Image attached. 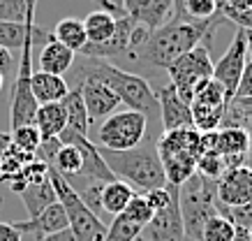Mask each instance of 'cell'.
<instances>
[{"instance_id":"cell-1","label":"cell","mask_w":252,"mask_h":241,"mask_svg":"<svg viewBox=\"0 0 252 241\" xmlns=\"http://www.w3.org/2000/svg\"><path fill=\"white\" fill-rule=\"evenodd\" d=\"M220 24H229L224 14L218 9V14L208 21H201V24H190V21H181V19H169V24H164L162 28L151 33V37L144 47L139 49L137 61L146 63L151 68H160V70H167L174 61H178L183 54L192 51L194 47L204 44L206 39V47L211 37L215 35L218 26Z\"/></svg>"},{"instance_id":"cell-2","label":"cell","mask_w":252,"mask_h":241,"mask_svg":"<svg viewBox=\"0 0 252 241\" xmlns=\"http://www.w3.org/2000/svg\"><path fill=\"white\" fill-rule=\"evenodd\" d=\"M99 153L104 158V163L116 179L125 181L134 188V193H148L155 188H164L167 179H164V170H162V160L158 156V146L155 141L144 139L139 146L130 148V151H109V148H99Z\"/></svg>"},{"instance_id":"cell-3","label":"cell","mask_w":252,"mask_h":241,"mask_svg":"<svg viewBox=\"0 0 252 241\" xmlns=\"http://www.w3.org/2000/svg\"><path fill=\"white\" fill-rule=\"evenodd\" d=\"M84 79H97L102 84H107L127 109H134L141 114L158 109V95L151 88V84L141 74L125 72L116 68L114 63L84 56V63L79 65V81H84Z\"/></svg>"},{"instance_id":"cell-4","label":"cell","mask_w":252,"mask_h":241,"mask_svg":"<svg viewBox=\"0 0 252 241\" xmlns=\"http://www.w3.org/2000/svg\"><path fill=\"white\" fill-rule=\"evenodd\" d=\"M178 204L183 216L185 237L201 239V230L213 216L220 213L218 202V181L194 174L178 188Z\"/></svg>"},{"instance_id":"cell-5","label":"cell","mask_w":252,"mask_h":241,"mask_svg":"<svg viewBox=\"0 0 252 241\" xmlns=\"http://www.w3.org/2000/svg\"><path fill=\"white\" fill-rule=\"evenodd\" d=\"M49 181L56 190V197L58 202L65 207V213H67L69 220V232L74 234V241H104L107 237V223H102V218L97 213H93L88 207H86L79 195L72 190L67 181L63 179V174L56 167L49 165Z\"/></svg>"},{"instance_id":"cell-6","label":"cell","mask_w":252,"mask_h":241,"mask_svg":"<svg viewBox=\"0 0 252 241\" xmlns=\"http://www.w3.org/2000/svg\"><path fill=\"white\" fill-rule=\"evenodd\" d=\"M146 135H148L146 114L125 109V111H114L111 116L104 118V123L97 130V139L102 148L109 151H130L146 139Z\"/></svg>"},{"instance_id":"cell-7","label":"cell","mask_w":252,"mask_h":241,"mask_svg":"<svg viewBox=\"0 0 252 241\" xmlns=\"http://www.w3.org/2000/svg\"><path fill=\"white\" fill-rule=\"evenodd\" d=\"M167 74L171 79L169 84L178 91V95L185 102H192L199 86L208 81V79H213V61H211L208 47L199 44L192 51L183 54L178 61H174L167 68Z\"/></svg>"},{"instance_id":"cell-8","label":"cell","mask_w":252,"mask_h":241,"mask_svg":"<svg viewBox=\"0 0 252 241\" xmlns=\"http://www.w3.org/2000/svg\"><path fill=\"white\" fill-rule=\"evenodd\" d=\"M245 63H248V44H245V31L238 28L236 35L231 37L227 51L222 54V58L213 65V79L220 81L222 88L227 91L229 100H234L238 88V81L243 77Z\"/></svg>"},{"instance_id":"cell-9","label":"cell","mask_w":252,"mask_h":241,"mask_svg":"<svg viewBox=\"0 0 252 241\" xmlns=\"http://www.w3.org/2000/svg\"><path fill=\"white\" fill-rule=\"evenodd\" d=\"M141 239L146 241H183L185 239L183 216H181V204H178V190H176L171 202L164 209L153 213L151 223L141 232Z\"/></svg>"},{"instance_id":"cell-10","label":"cell","mask_w":252,"mask_h":241,"mask_svg":"<svg viewBox=\"0 0 252 241\" xmlns=\"http://www.w3.org/2000/svg\"><path fill=\"white\" fill-rule=\"evenodd\" d=\"M67 225H69L67 213H65V207H63L61 202H54L51 207H46V209L35 218L19 220V223L14 220V227L21 232L23 241H42L56 232L67 230Z\"/></svg>"},{"instance_id":"cell-11","label":"cell","mask_w":252,"mask_h":241,"mask_svg":"<svg viewBox=\"0 0 252 241\" xmlns=\"http://www.w3.org/2000/svg\"><path fill=\"white\" fill-rule=\"evenodd\" d=\"M218 202L227 209L252 202V172L248 167H231L218 179Z\"/></svg>"},{"instance_id":"cell-12","label":"cell","mask_w":252,"mask_h":241,"mask_svg":"<svg viewBox=\"0 0 252 241\" xmlns=\"http://www.w3.org/2000/svg\"><path fill=\"white\" fill-rule=\"evenodd\" d=\"M79 88H81V98H84V104H86L91 123L93 121H99V118L111 116L116 109L123 104L121 98L107 84H102L97 79H84V81H79Z\"/></svg>"},{"instance_id":"cell-13","label":"cell","mask_w":252,"mask_h":241,"mask_svg":"<svg viewBox=\"0 0 252 241\" xmlns=\"http://www.w3.org/2000/svg\"><path fill=\"white\" fill-rule=\"evenodd\" d=\"M158 111L162 116L164 130H181V128H192V109L190 102H185L178 91L171 84H164L158 91Z\"/></svg>"},{"instance_id":"cell-14","label":"cell","mask_w":252,"mask_h":241,"mask_svg":"<svg viewBox=\"0 0 252 241\" xmlns=\"http://www.w3.org/2000/svg\"><path fill=\"white\" fill-rule=\"evenodd\" d=\"M123 12L148 31H158L174 14V0H125Z\"/></svg>"},{"instance_id":"cell-15","label":"cell","mask_w":252,"mask_h":241,"mask_svg":"<svg viewBox=\"0 0 252 241\" xmlns=\"http://www.w3.org/2000/svg\"><path fill=\"white\" fill-rule=\"evenodd\" d=\"M158 146V156H194L199 158L201 153V133L194 128H181V130H164L160 139L155 141Z\"/></svg>"},{"instance_id":"cell-16","label":"cell","mask_w":252,"mask_h":241,"mask_svg":"<svg viewBox=\"0 0 252 241\" xmlns=\"http://www.w3.org/2000/svg\"><path fill=\"white\" fill-rule=\"evenodd\" d=\"M61 104H63V109H65V116H67V125H65L63 135L58 137L61 144H67V141L74 139V137H88L91 118H88V111H86V104H84V98H81L79 84L63 98Z\"/></svg>"},{"instance_id":"cell-17","label":"cell","mask_w":252,"mask_h":241,"mask_svg":"<svg viewBox=\"0 0 252 241\" xmlns=\"http://www.w3.org/2000/svg\"><path fill=\"white\" fill-rule=\"evenodd\" d=\"M72 63H74V51L67 49L65 44H61L54 35H49V39L39 51V70L63 77L72 68Z\"/></svg>"},{"instance_id":"cell-18","label":"cell","mask_w":252,"mask_h":241,"mask_svg":"<svg viewBox=\"0 0 252 241\" xmlns=\"http://www.w3.org/2000/svg\"><path fill=\"white\" fill-rule=\"evenodd\" d=\"M31 88L37 104H49V102H61L69 93L67 81L58 74H49V72L35 70L31 79Z\"/></svg>"},{"instance_id":"cell-19","label":"cell","mask_w":252,"mask_h":241,"mask_svg":"<svg viewBox=\"0 0 252 241\" xmlns=\"http://www.w3.org/2000/svg\"><path fill=\"white\" fill-rule=\"evenodd\" d=\"M35 128L42 135V141L58 139L67 125V116L61 102H49V104H39L37 114H35Z\"/></svg>"},{"instance_id":"cell-20","label":"cell","mask_w":252,"mask_h":241,"mask_svg":"<svg viewBox=\"0 0 252 241\" xmlns=\"http://www.w3.org/2000/svg\"><path fill=\"white\" fill-rule=\"evenodd\" d=\"M252 144V133L245 128H218L215 130V151L222 158H236V156H245V151Z\"/></svg>"},{"instance_id":"cell-21","label":"cell","mask_w":252,"mask_h":241,"mask_svg":"<svg viewBox=\"0 0 252 241\" xmlns=\"http://www.w3.org/2000/svg\"><path fill=\"white\" fill-rule=\"evenodd\" d=\"M19 197H21L23 207H26V211H28V216L31 218L39 216L46 207H51L54 202H58L56 190H54V186H51V181L49 179L39 181V183H32V186H28V188H23L21 193H19Z\"/></svg>"},{"instance_id":"cell-22","label":"cell","mask_w":252,"mask_h":241,"mask_svg":"<svg viewBox=\"0 0 252 241\" xmlns=\"http://www.w3.org/2000/svg\"><path fill=\"white\" fill-rule=\"evenodd\" d=\"M116 21H118V16L111 12H104V9L91 12L84 19L88 44H104L107 39H111V35L116 33Z\"/></svg>"},{"instance_id":"cell-23","label":"cell","mask_w":252,"mask_h":241,"mask_svg":"<svg viewBox=\"0 0 252 241\" xmlns=\"http://www.w3.org/2000/svg\"><path fill=\"white\" fill-rule=\"evenodd\" d=\"M134 188L130 183H125V181L116 179L111 183L102 188V211L109 213V216H118L123 211L127 209V204L132 202V197H134Z\"/></svg>"},{"instance_id":"cell-24","label":"cell","mask_w":252,"mask_h":241,"mask_svg":"<svg viewBox=\"0 0 252 241\" xmlns=\"http://www.w3.org/2000/svg\"><path fill=\"white\" fill-rule=\"evenodd\" d=\"M218 14V0H174V19L201 24Z\"/></svg>"},{"instance_id":"cell-25","label":"cell","mask_w":252,"mask_h":241,"mask_svg":"<svg viewBox=\"0 0 252 241\" xmlns=\"http://www.w3.org/2000/svg\"><path fill=\"white\" fill-rule=\"evenodd\" d=\"M162 170L169 186L181 188L185 181L197 174V158L194 156H169L162 158Z\"/></svg>"},{"instance_id":"cell-26","label":"cell","mask_w":252,"mask_h":241,"mask_svg":"<svg viewBox=\"0 0 252 241\" xmlns=\"http://www.w3.org/2000/svg\"><path fill=\"white\" fill-rule=\"evenodd\" d=\"M61 44H65L67 49H72L74 54H81V49L88 44V37H86V28H84V21H79V19H63L56 24V31L51 33Z\"/></svg>"},{"instance_id":"cell-27","label":"cell","mask_w":252,"mask_h":241,"mask_svg":"<svg viewBox=\"0 0 252 241\" xmlns=\"http://www.w3.org/2000/svg\"><path fill=\"white\" fill-rule=\"evenodd\" d=\"M192 128L199 130V133H213L222 125L224 121V114L229 107H211V104H197L192 102Z\"/></svg>"},{"instance_id":"cell-28","label":"cell","mask_w":252,"mask_h":241,"mask_svg":"<svg viewBox=\"0 0 252 241\" xmlns=\"http://www.w3.org/2000/svg\"><path fill=\"white\" fill-rule=\"evenodd\" d=\"M144 232V225H139L137 220H132L125 211L114 216L111 225H107V237L104 241H137Z\"/></svg>"},{"instance_id":"cell-29","label":"cell","mask_w":252,"mask_h":241,"mask_svg":"<svg viewBox=\"0 0 252 241\" xmlns=\"http://www.w3.org/2000/svg\"><path fill=\"white\" fill-rule=\"evenodd\" d=\"M49 165L56 167L65 179H69V176H77L79 172H81L84 158H81V151H79L74 144H63V146L58 148V153L54 156V160H51Z\"/></svg>"},{"instance_id":"cell-30","label":"cell","mask_w":252,"mask_h":241,"mask_svg":"<svg viewBox=\"0 0 252 241\" xmlns=\"http://www.w3.org/2000/svg\"><path fill=\"white\" fill-rule=\"evenodd\" d=\"M37 156H32V153H26L21 151L19 146H12L0 156V181H9L12 176H16L19 172L26 167V165H31Z\"/></svg>"},{"instance_id":"cell-31","label":"cell","mask_w":252,"mask_h":241,"mask_svg":"<svg viewBox=\"0 0 252 241\" xmlns=\"http://www.w3.org/2000/svg\"><path fill=\"white\" fill-rule=\"evenodd\" d=\"M192 102H197V104H211V107H229L231 104L227 91H224L222 84L215 81V79H208V81H204V84L199 86L194 98H192Z\"/></svg>"},{"instance_id":"cell-32","label":"cell","mask_w":252,"mask_h":241,"mask_svg":"<svg viewBox=\"0 0 252 241\" xmlns=\"http://www.w3.org/2000/svg\"><path fill=\"white\" fill-rule=\"evenodd\" d=\"M234 237H236V227H234V223H231L227 216L218 213V216H213L206 225H204V230H201V239L199 241H234Z\"/></svg>"},{"instance_id":"cell-33","label":"cell","mask_w":252,"mask_h":241,"mask_svg":"<svg viewBox=\"0 0 252 241\" xmlns=\"http://www.w3.org/2000/svg\"><path fill=\"white\" fill-rule=\"evenodd\" d=\"M227 172L224 167V158L218 153V151H201L197 158V174L206 176V179L218 181Z\"/></svg>"},{"instance_id":"cell-34","label":"cell","mask_w":252,"mask_h":241,"mask_svg":"<svg viewBox=\"0 0 252 241\" xmlns=\"http://www.w3.org/2000/svg\"><path fill=\"white\" fill-rule=\"evenodd\" d=\"M12 141H14V146H19L21 151L37 156L39 146H42V135H39V130L35 125H19V128L12 130Z\"/></svg>"},{"instance_id":"cell-35","label":"cell","mask_w":252,"mask_h":241,"mask_svg":"<svg viewBox=\"0 0 252 241\" xmlns=\"http://www.w3.org/2000/svg\"><path fill=\"white\" fill-rule=\"evenodd\" d=\"M23 37H26V21L12 24V21H0V47L7 51H21Z\"/></svg>"},{"instance_id":"cell-36","label":"cell","mask_w":252,"mask_h":241,"mask_svg":"<svg viewBox=\"0 0 252 241\" xmlns=\"http://www.w3.org/2000/svg\"><path fill=\"white\" fill-rule=\"evenodd\" d=\"M28 14V0H0V21L23 24Z\"/></svg>"},{"instance_id":"cell-37","label":"cell","mask_w":252,"mask_h":241,"mask_svg":"<svg viewBox=\"0 0 252 241\" xmlns=\"http://www.w3.org/2000/svg\"><path fill=\"white\" fill-rule=\"evenodd\" d=\"M218 9H220L224 19L236 24L241 31H252V9H229V7H222L218 2Z\"/></svg>"},{"instance_id":"cell-38","label":"cell","mask_w":252,"mask_h":241,"mask_svg":"<svg viewBox=\"0 0 252 241\" xmlns=\"http://www.w3.org/2000/svg\"><path fill=\"white\" fill-rule=\"evenodd\" d=\"M250 98H252V61H248L245 63L243 77H241V81H238V88H236L234 100H250Z\"/></svg>"},{"instance_id":"cell-39","label":"cell","mask_w":252,"mask_h":241,"mask_svg":"<svg viewBox=\"0 0 252 241\" xmlns=\"http://www.w3.org/2000/svg\"><path fill=\"white\" fill-rule=\"evenodd\" d=\"M0 241H23L21 232L14 227V223H2L0 220Z\"/></svg>"},{"instance_id":"cell-40","label":"cell","mask_w":252,"mask_h":241,"mask_svg":"<svg viewBox=\"0 0 252 241\" xmlns=\"http://www.w3.org/2000/svg\"><path fill=\"white\" fill-rule=\"evenodd\" d=\"M14 72V56L12 51L0 47V74L5 77V74H12Z\"/></svg>"},{"instance_id":"cell-41","label":"cell","mask_w":252,"mask_h":241,"mask_svg":"<svg viewBox=\"0 0 252 241\" xmlns=\"http://www.w3.org/2000/svg\"><path fill=\"white\" fill-rule=\"evenodd\" d=\"M218 2L229 9H252V0H218Z\"/></svg>"},{"instance_id":"cell-42","label":"cell","mask_w":252,"mask_h":241,"mask_svg":"<svg viewBox=\"0 0 252 241\" xmlns=\"http://www.w3.org/2000/svg\"><path fill=\"white\" fill-rule=\"evenodd\" d=\"M42 241H74V234L69 232V227H67V230L56 232V234H51V237H46V239H42Z\"/></svg>"},{"instance_id":"cell-43","label":"cell","mask_w":252,"mask_h":241,"mask_svg":"<svg viewBox=\"0 0 252 241\" xmlns=\"http://www.w3.org/2000/svg\"><path fill=\"white\" fill-rule=\"evenodd\" d=\"M12 144H14V141H12V133H0V156H2Z\"/></svg>"},{"instance_id":"cell-44","label":"cell","mask_w":252,"mask_h":241,"mask_svg":"<svg viewBox=\"0 0 252 241\" xmlns=\"http://www.w3.org/2000/svg\"><path fill=\"white\" fill-rule=\"evenodd\" d=\"M93 2H95V5H99V9H104V12H111V14H116V16H123L121 12H118V9L109 2V0H93Z\"/></svg>"},{"instance_id":"cell-45","label":"cell","mask_w":252,"mask_h":241,"mask_svg":"<svg viewBox=\"0 0 252 241\" xmlns=\"http://www.w3.org/2000/svg\"><path fill=\"white\" fill-rule=\"evenodd\" d=\"M243 167H248V170L252 172V144H250V148L245 151V156H243Z\"/></svg>"},{"instance_id":"cell-46","label":"cell","mask_w":252,"mask_h":241,"mask_svg":"<svg viewBox=\"0 0 252 241\" xmlns=\"http://www.w3.org/2000/svg\"><path fill=\"white\" fill-rule=\"evenodd\" d=\"M245 44H248V58L252 61V31H245Z\"/></svg>"},{"instance_id":"cell-47","label":"cell","mask_w":252,"mask_h":241,"mask_svg":"<svg viewBox=\"0 0 252 241\" xmlns=\"http://www.w3.org/2000/svg\"><path fill=\"white\" fill-rule=\"evenodd\" d=\"M2 86H5V77L0 74V91H2Z\"/></svg>"},{"instance_id":"cell-48","label":"cell","mask_w":252,"mask_h":241,"mask_svg":"<svg viewBox=\"0 0 252 241\" xmlns=\"http://www.w3.org/2000/svg\"><path fill=\"white\" fill-rule=\"evenodd\" d=\"M183 241H199V239H192V237H185Z\"/></svg>"},{"instance_id":"cell-49","label":"cell","mask_w":252,"mask_h":241,"mask_svg":"<svg viewBox=\"0 0 252 241\" xmlns=\"http://www.w3.org/2000/svg\"><path fill=\"white\" fill-rule=\"evenodd\" d=\"M137 241H146V239H141V237H139V239H137Z\"/></svg>"},{"instance_id":"cell-50","label":"cell","mask_w":252,"mask_h":241,"mask_svg":"<svg viewBox=\"0 0 252 241\" xmlns=\"http://www.w3.org/2000/svg\"><path fill=\"white\" fill-rule=\"evenodd\" d=\"M250 237H252V227H250Z\"/></svg>"}]
</instances>
